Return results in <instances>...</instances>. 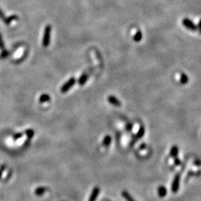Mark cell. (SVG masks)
<instances>
[{"label":"cell","instance_id":"23","mask_svg":"<svg viewBox=\"0 0 201 201\" xmlns=\"http://www.w3.org/2000/svg\"><path fill=\"white\" fill-rule=\"evenodd\" d=\"M5 14H4L3 11H2V10L0 9V19H2V20H4V19H5Z\"/></svg>","mask_w":201,"mask_h":201},{"label":"cell","instance_id":"1","mask_svg":"<svg viewBox=\"0 0 201 201\" xmlns=\"http://www.w3.org/2000/svg\"><path fill=\"white\" fill-rule=\"evenodd\" d=\"M51 33H52V26L49 25H46L44 29V33H43V37H42V46L44 47L49 46L50 43L51 39Z\"/></svg>","mask_w":201,"mask_h":201},{"label":"cell","instance_id":"2","mask_svg":"<svg viewBox=\"0 0 201 201\" xmlns=\"http://www.w3.org/2000/svg\"><path fill=\"white\" fill-rule=\"evenodd\" d=\"M75 82L76 80L75 78H71L69 80H67V81L62 86L61 88H60V92H61L62 93H66V92L69 91V90L74 86Z\"/></svg>","mask_w":201,"mask_h":201},{"label":"cell","instance_id":"13","mask_svg":"<svg viewBox=\"0 0 201 201\" xmlns=\"http://www.w3.org/2000/svg\"><path fill=\"white\" fill-rule=\"evenodd\" d=\"M111 141H112V138L110 136H106L103 139V145L104 147H108L110 146V145L111 144Z\"/></svg>","mask_w":201,"mask_h":201},{"label":"cell","instance_id":"4","mask_svg":"<svg viewBox=\"0 0 201 201\" xmlns=\"http://www.w3.org/2000/svg\"><path fill=\"white\" fill-rule=\"evenodd\" d=\"M179 181H180V176H179V174H177L174 178L172 185H171V190H172L173 193H177L179 190Z\"/></svg>","mask_w":201,"mask_h":201},{"label":"cell","instance_id":"14","mask_svg":"<svg viewBox=\"0 0 201 201\" xmlns=\"http://www.w3.org/2000/svg\"><path fill=\"white\" fill-rule=\"evenodd\" d=\"M121 195H122L123 197H124L127 201H136L133 198V197L131 196V195H130L128 192H126V191H124V192H122V193H121Z\"/></svg>","mask_w":201,"mask_h":201},{"label":"cell","instance_id":"10","mask_svg":"<svg viewBox=\"0 0 201 201\" xmlns=\"http://www.w3.org/2000/svg\"><path fill=\"white\" fill-rule=\"evenodd\" d=\"M50 100H51V98L48 94L41 95L40 97H39V100L40 103L48 102V101H49Z\"/></svg>","mask_w":201,"mask_h":201},{"label":"cell","instance_id":"25","mask_svg":"<svg viewBox=\"0 0 201 201\" xmlns=\"http://www.w3.org/2000/svg\"><path fill=\"white\" fill-rule=\"evenodd\" d=\"M197 27H198V28H199V29H200L199 31H201V19L199 21V22H198Z\"/></svg>","mask_w":201,"mask_h":201},{"label":"cell","instance_id":"3","mask_svg":"<svg viewBox=\"0 0 201 201\" xmlns=\"http://www.w3.org/2000/svg\"><path fill=\"white\" fill-rule=\"evenodd\" d=\"M182 25H183L185 28H186L187 29H189L190 31L192 32H195V31L197 30V26L195 24V22H192L191 19H188V18H184L182 21Z\"/></svg>","mask_w":201,"mask_h":201},{"label":"cell","instance_id":"18","mask_svg":"<svg viewBox=\"0 0 201 201\" xmlns=\"http://www.w3.org/2000/svg\"><path fill=\"white\" fill-rule=\"evenodd\" d=\"M25 134L28 138V139H30L33 138L34 136V131L33 130H32V129H28V130L25 131Z\"/></svg>","mask_w":201,"mask_h":201},{"label":"cell","instance_id":"24","mask_svg":"<svg viewBox=\"0 0 201 201\" xmlns=\"http://www.w3.org/2000/svg\"><path fill=\"white\" fill-rule=\"evenodd\" d=\"M180 163H181V162H180V160L178 159V157H177V158H174V164L175 165H180Z\"/></svg>","mask_w":201,"mask_h":201},{"label":"cell","instance_id":"6","mask_svg":"<svg viewBox=\"0 0 201 201\" xmlns=\"http://www.w3.org/2000/svg\"><path fill=\"white\" fill-rule=\"evenodd\" d=\"M108 101L110 104H111L112 105L116 106V107H120L121 106V101L118 100L117 98H116L115 96L110 95L108 97Z\"/></svg>","mask_w":201,"mask_h":201},{"label":"cell","instance_id":"21","mask_svg":"<svg viewBox=\"0 0 201 201\" xmlns=\"http://www.w3.org/2000/svg\"><path fill=\"white\" fill-rule=\"evenodd\" d=\"M8 55V52L6 50H3L2 51V54H1V55H0V57L1 58H5V57H6Z\"/></svg>","mask_w":201,"mask_h":201},{"label":"cell","instance_id":"16","mask_svg":"<svg viewBox=\"0 0 201 201\" xmlns=\"http://www.w3.org/2000/svg\"><path fill=\"white\" fill-rule=\"evenodd\" d=\"M46 188L44 187H38L35 189L34 193L37 196H41V195H42L46 192Z\"/></svg>","mask_w":201,"mask_h":201},{"label":"cell","instance_id":"12","mask_svg":"<svg viewBox=\"0 0 201 201\" xmlns=\"http://www.w3.org/2000/svg\"><path fill=\"white\" fill-rule=\"evenodd\" d=\"M142 39V32L141 31H138L134 36V40L135 42H139Z\"/></svg>","mask_w":201,"mask_h":201},{"label":"cell","instance_id":"26","mask_svg":"<svg viewBox=\"0 0 201 201\" xmlns=\"http://www.w3.org/2000/svg\"><path fill=\"white\" fill-rule=\"evenodd\" d=\"M200 33H201V31H200Z\"/></svg>","mask_w":201,"mask_h":201},{"label":"cell","instance_id":"22","mask_svg":"<svg viewBox=\"0 0 201 201\" xmlns=\"http://www.w3.org/2000/svg\"><path fill=\"white\" fill-rule=\"evenodd\" d=\"M5 165H2V166L0 167V179H1V177H2V173H3V171H5Z\"/></svg>","mask_w":201,"mask_h":201},{"label":"cell","instance_id":"15","mask_svg":"<svg viewBox=\"0 0 201 201\" xmlns=\"http://www.w3.org/2000/svg\"><path fill=\"white\" fill-rule=\"evenodd\" d=\"M158 194H159V196L160 197H164L167 194V190L165 189V187H164V186H159L158 188Z\"/></svg>","mask_w":201,"mask_h":201},{"label":"cell","instance_id":"20","mask_svg":"<svg viewBox=\"0 0 201 201\" xmlns=\"http://www.w3.org/2000/svg\"><path fill=\"white\" fill-rule=\"evenodd\" d=\"M22 136H23V134H21V133H17V134H14L13 138H14V140H17V139H19L22 138Z\"/></svg>","mask_w":201,"mask_h":201},{"label":"cell","instance_id":"8","mask_svg":"<svg viewBox=\"0 0 201 201\" xmlns=\"http://www.w3.org/2000/svg\"><path fill=\"white\" fill-rule=\"evenodd\" d=\"M144 135H145V128H144V127L141 126L139 129V131L137 132L136 135V138L134 141H136V140L139 139H141Z\"/></svg>","mask_w":201,"mask_h":201},{"label":"cell","instance_id":"9","mask_svg":"<svg viewBox=\"0 0 201 201\" xmlns=\"http://www.w3.org/2000/svg\"><path fill=\"white\" fill-rule=\"evenodd\" d=\"M178 153H179V149H178L177 146H173L172 148H171L170 154H171V156L173 157L174 159L177 157Z\"/></svg>","mask_w":201,"mask_h":201},{"label":"cell","instance_id":"19","mask_svg":"<svg viewBox=\"0 0 201 201\" xmlns=\"http://www.w3.org/2000/svg\"><path fill=\"white\" fill-rule=\"evenodd\" d=\"M0 49L2 51L5 50V44H4V41L1 34H0Z\"/></svg>","mask_w":201,"mask_h":201},{"label":"cell","instance_id":"5","mask_svg":"<svg viewBox=\"0 0 201 201\" xmlns=\"http://www.w3.org/2000/svg\"><path fill=\"white\" fill-rule=\"evenodd\" d=\"M99 193H100V189H99L98 187L94 188L93 192H92L91 195H90V198H89L88 201H95L98 196Z\"/></svg>","mask_w":201,"mask_h":201},{"label":"cell","instance_id":"17","mask_svg":"<svg viewBox=\"0 0 201 201\" xmlns=\"http://www.w3.org/2000/svg\"><path fill=\"white\" fill-rule=\"evenodd\" d=\"M179 81H180V83H182V84H186V83L189 82V77H188V76L185 74L182 73V74L180 75Z\"/></svg>","mask_w":201,"mask_h":201},{"label":"cell","instance_id":"11","mask_svg":"<svg viewBox=\"0 0 201 201\" xmlns=\"http://www.w3.org/2000/svg\"><path fill=\"white\" fill-rule=\"evenodd\" d=\"M17 19H18V17L17 16V15H11V16H10L9 17L5 18V19H4V22H5V23L6 24V25H10L12 21L17 20Z\"/></svg>","mask_w":201,"mask_h":201},{"label":"cell","instance_id":"7","mask_svg":"<svg viewBox=\"0 0 201 201\" xmlns=\"http://www.w3.org/2000/svg\"><path fill=\"white\" fill-rule=\"evenodd\" d=\"M88 77H89V75L87 74V73H83V74L80 76V78L78 79L79 85H80V86L84 85L85 83H86V82L87 81V80H88Z\"/></svg>","mask_w":201,"mask_h":201}]
</instances>
